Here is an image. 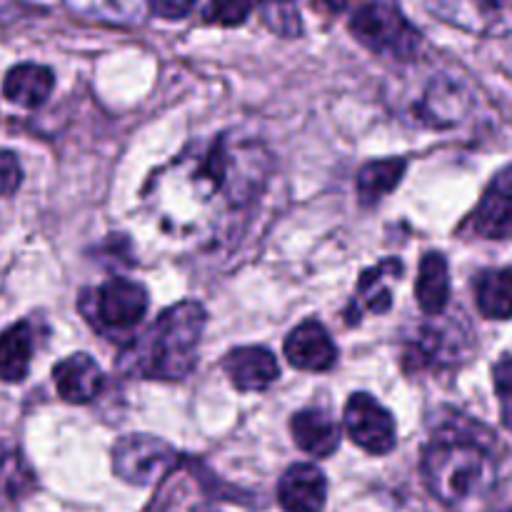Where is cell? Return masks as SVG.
<instances>
[{
    "mask_svg": "<svg viewBox=\"0 0 512 512\" xmlns=\"http://www.w3.org/2000/svg\"><path fill=\"white\" fill-rule=\"evenodd\" d=\"M355 38L373 53H390L395 58H413L420 48V33L403 18L395 5L373 0L365 3L350 20Z\"/></svg>",
    "mask_w": 512,
    "mask_h": 512,
    "instance_id": "obj_4",
    "label": "cell"
},
{
    "mask_svg": "<svg viewBox=\"0 0 512 512\" xmlns=\"http://www.w3.org/2000/svg\"><path fill=\"white\" fill-rule=\"evenodd\" d=\"M250 0H210L205 20L218 25H240L250 15Z\"/></svg>",
    "mask_w": 512,
    "mask_h": 512,
    "instance_id": "obj_22",
    "label": "cell"
},
{
    "mask_svg": "<svg viewBox=\"0 0 512 512\" xmlns=\"http://www.w3.org/2000/svg\"><path fill=\"white\" fill-rule=\"evenodd\" d=\"M265 3H288V0H265Z\"/></svg>",
    "mask_w": 512,
    "mask_h": 512,
    "instance_id": "obj_28",
    "label": "cell"
},
{
    "mask_svg": "<svg viewBox=\"0 0 512 512\" xmlns=\"http://www.w3.org/2000/svg\"><path fill=\"white\" fill-rule=\"evenodd\" d=\"M400 273H403V263L400 260H385L378 268L365 270L358 283V298L373 313H385L393 305V293H390L388 280L400 278Z\"/></svg>",
    "mask_w": 512,
    "mask_h": 512,
    "instance_id": "obj_20",
    "label": "cell"
},
{
    "mask_svg": "<svg viewBox=\"0 0 512 512\" xmlns=\"http://www.w3.org/2000/svg\"><path fill=\"white\" fill-rule=\"evenodd\" d=\"M505 512H512V508H510V510H505Z\"/></svg>",
    "mask_w": 512,
    "mask_h": 512,
    "instance_id": "obj_29",
    "label": "cell"
},
{
    "mask_svg": "<svg viewBox=\"0 0 512 512\" xmlns=\"http://www.w3.org/2000/svg\"><path fill=\"white\" fill-rule=\"evenodd\" d=\"M75 8L88 10L95 18L110 20V23H130L140 18L138 0H78Z\"/></svg>",
    "mask_w": 512,
    "mask_h": 512,
    "instance_id": "obj_21",
    "label": "cell"
},
{
    "mask_svg": "<svg viewBox=\"0 0 512 512\" xmlns=\"http://www.w3.org/2000/svg\"><path fill=\"white\" fill-rule=\"evenodd\" d=\"M408 160L403 158H388V160H375L368 163L358 173V198L363 205H373L383 200L385 195L393 193L398 183L403 180Z\"/></svg>",
    "mask_w": 512,
    "mask_h": 512,
    "instance_id": "obj_18",
    "label": "cell"
},
{
    "mask_svg": "<svg viewBox=\"0 0 512 512\" xmlns=\"http://www.w3.org/2000/svg\"><path fill=\"white\" fill-rule=\"evenodd\" d=\"M23 170H20L18 158L10 150H0V198L13 195L20 188Z\"/></svg>",
    "mask_w": 512,
    "mask_h": 512,
    "instance_id": "obj_24",
    "label": "cell"
},
{
    "mask_svg": "<svg viewBox=\"0 0 512 512\" xmlns=\"http://www.w3.org/2000/svg\"><path fill=\"white\" fill-rule=\"evenodd\" d=\"M285 355L293 368L305 373H323L335 365L338 348L318 320H305L285 340Z\"/></svg>",
    "mask_w": 512,
    "mask_h": 512,
    "instance_id": "obj_9",
    "label": "cell"
},
{
    "mask_svg": "<svg viewBox=\"0 0 512 512\" xmlns=\"http://www.w3.org/2000/svg\"><path fill=\"white\" fill-rule=\"evenodd\" d=\"M175 463L178 453L153 435H125L113 448L115 475L140 488L160 483L175 468Z\"/></svg>",
    "mask_w": 512,
    "mask_h": 512,
    "instance_id": "obj_6",
    "label": "cell"
},
{
    "mask_svg": "<svg viewBox=\"0 0 512 512\" xmlns=\"http://www.w3.org/2000/svg\"><path fill=\"white\" fill-rule=\"evenodd\" d=\"M35 335L28 323H15L0 333V380L20 383L33 363Z\"/></svg>",
    "mask_w": 512,
    "mask_h": 512,
    "instance_id": "obj_15",
    "label": "cell"
},
{
    "mask_svg": "<svg viewBox=\"0 0 512 512\" xmlns=\"http://www.w3.org/2000/svg\"><path fill=\"white\" fill-rule=\"evenodd\" d=\"M468 225L478 238H512V165L495 175Z\"/></svg>",
    "mask_w": 512,
    "mask_h": 512,
    "instance_id": "obj_8",
    "label": "cell"
},
{
    "mask_svg": "<svg viewBox=\"0 0 512 512\" xmlns=\"http://www.w3.org/2000/svg\"><path fill=\"white\" fill-rule=\"evenodd\" d=\"M55 388L65 403L85 405L95 400L103 390V373L90 355L75 353L60 360L53 370Z\"/></svg>",
    "mask_w": 512,
    "mask_h": 512,
    "instance_id": "obj_12",
    "label": "cell"
},
{
    "mask_svg": "<svg viewBox=\"0 0 512 512\" xmlns=\"http://www.w3.org/2000/svg\"><path fill=\"white\" fill-rule=\"evenodd\" d=\"M423 478L430 493L448 508H478L498 485V465L480 440L445 435L425 450Z\"/></svg>",
    "mask_w": 512,
    "mask_h": 512,
    "instance_id": "obj_3",
    "label": "cell"
},
{
    "mask_svg": "<svg viewBox=\"0 0 512 512\" xmlns=\"http://www.w3.org/2000/svg\"><path fill=\"white\" fill-rule=\"evenodd\" d=\"M345 430L350 440L373 455H385L395 448V420L373 395L355 393L345 405Z\"/></svg>",
    "mask_w": 512,
    "mask_h": 512,
    "instance_id": "obj_7",
    "label": "cell"
},
{
    "mask_svg": "<svg viewBox=\"0 0 512 512\" xmlns=\"http://www.w3.org/2000/svg\"><path fill=\"white\" fill-rule=\"evenodd\" d=\"M223 368L228 373L230 383L240 393H260V390H268L280 375L275 355L268 348H258V345L230 350L223 360Z\"/></svg>",
    "mask_w": 512,
    "mask_h": 512,
    "instance_id": "obj_10",
    "label": "cell"
},
{
    "mask_svg": "<svg viewBox=\"0 0 512 512\" xmlns=\"http://www.w3.org/2000/svg\"><path fill=\"white\" fill-rule=\"evenodd\" d=\"M323 3H325V8L333 10V13H340V10L348 5V0H323Z\"/></svg>",
    "mask_w": 512,
    "mask_h": 512,
    "instance_id": "obj_27",
    "label": "cell"
},
{
    "mask_svg": "<svg viewBox=\"0 0 512 512\" xmlns=\"http://www.w3.org/2000/svg\"><path fill=\"white\" fill-rule=\"evenodd\" d=\"M480 5H483V8H488V10H500V8H505V5H508V0H478Z\"/></svg>",
    "mask_w": 512,
    "mask_h": 512,
    "instance_id": "obj_26",
    "label": "cell"
},
{
    "mask_svg": "<svg viewBox=\"0 0 512 512\" xmlns=\"http://www.w3.org/2000/svg\"><path fill=\"white\" fill-rule=\"evenodd\" d=\"M53 85V70L38 63H20L5 75L3 95L20 108H40L53 93Z\"/></svg>",
    "mask_w": 512,
    "mask_h": 512,
    "instance_id": "obj_13",
    "label": "cell"
},
{
    "mask_svg": "<svg viewBox=\"0 0 512 512\" xmlns=\"http://www.w3.org/2000/svg\"><path fill=\"white\" fill-rule=\"evenodd\" d=\"M493 378H495V390H498L503 423L505 428L512 430V358L510 355L495 365Z\"/></svg>",
    "mask_w": 512,
    "mask_h": 512,
    "instance_id": "obj_23",
    "label": "cell"
},
{
    "mask_svg": "<svg viewBox=\"0 0 512 512\" xmlns=\"http://www.w3.org/2000/svg\"><path fill=\"white\" fill-rule=\"evenodd\" d=\"M475 303L485 318H512V268L485 270L475 283Z\"/></svg>",
    "mask_w": 512,
    "mask_h": 512,
    "instance_id": "obj_17",
    "label": "cell"
},
{
    "mask_svg": "<svg viewBox=\"0 0 512 512\" xmlns=\"http://www.w3.org/2000/svg\"><path fill=\"white\" fill-rule=\"evenodd\" d=\"M85 318L103 330H130L148 313V293L143 285L113 278L80 300Z\"/></svg>",
    "mask_w": 512,
    "mask_h": 512,
    "instance_id": "obj_5",
    "label": "cell"
},
{
    "mask_svg": "<svg viewBox=\"0 0 512 512\" xmlns=\"http://www.w3.org/2000/svg\"><path fill=\"white\" fill-rule=\"evenodd\" d=\"M200 303H178L165 310L138 340L123 350L118 368L148 380H183L198 363V345L205 330Z\"/></svg>",
    "mask_w": 512,
    "mask_h": 512,
    "instance_id": "obj_2",
    "label": "cell"
},
{
    "mask_svg": "<svg viewBox=\"0 0 512 512\" xmlns=\"http://www.w3.org/2000/svg\"><path fill=\"white\" fill-rule=\"evenodd\" d=\"M420 308L428 315H440L448 308L450 300V275L448 260L440 253H428L420 263L418 283H415Z\"/></svg>",
    "mask_w": 512,
    "mask_h": 512,
    "instance_id": "obj_16",
    "label": "cell"
},
{
    "mask_svg": "<svg viewBox=\"0 0 512 512\" xmlns=\"http://www.w3.org/2000/svg\"><path fill=\"white\" fill-rule=\"evenodd\" d=\"M35 488L30 465L15 448L0 443V508L15 505Z\"/></svg>",
    "mask_w": 512,
    "mask_h": 512,
    "instance_id": "obj_19",
    "label": "cell"
},
{
    "mask_svg": "<svg viewBox=\"0 0 512 512\" xmlns=\"http://www.w3.org/2000/svg\"><path fill=\"white\" fill-rule=\"evenodd\" d=\"M295 445L315 458H330L340 445V428L320 410H303L290 420Z\"/></svg>",
    "mask_w": 512,
    "mask_h": 512,
    "instance_id": "obj_14",
    "label": "cell"
},
{
    "mask_svg": "<svg viewBox=\"0 0 512 512\" xmlns=\"http://www.w3.org/2000/svg\"><path fill=\"white\" fill-rule=\"evenodd\" d=\"M278 498L288 512H323L328 498L325 475L315 465H293L280 480Z\"/></svg>",
    "mask_w": 512,
    "mask_h": 512,
    "instance_id": "obj_11",
    "label": "cell"
},
{
    "mask_svg": "<svg viewBox=\"0 0 512 512\" xmlns=\"http://www.w3.org/2000/svg\"><path fill=\"white\" fill-rule=\"evenodd\" d=\"M268 150L218 135L195 143L150 180L148 200L165 230L208 233L223 215L245 208L268 180Z\"/></svg>",
    "mask_w": 512,
    "mask_h": 512,
    "instance_id": "obj_1",
    "label": "cell"
},
{
    "mask_svg": "<svg viewBox=\"0 0 512 512\" xmlns=\"http://www.w3.org/2000/svg\"><path fill=\"white\" fill-rule=\"evenodd\" d=\"M198 0H148V8L153 10V15L165 20H178L185 18L190 10L195 8Z\"/></svg>",
    "mask_w": 512,
    "mask_h": 512,
    "instance_id": "obj_25",
    "label": "cell"
}]
</instances>
